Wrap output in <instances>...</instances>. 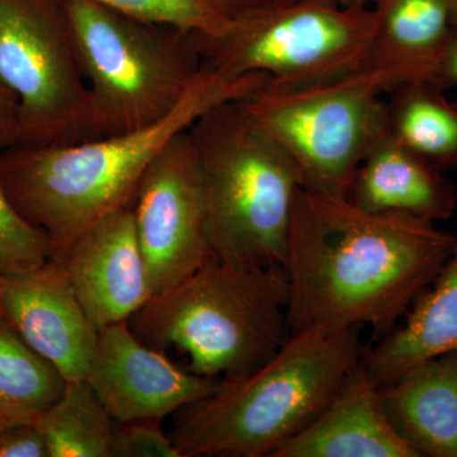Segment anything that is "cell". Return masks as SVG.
Instances as JSON below:
<instances>
[{"label":"cell","mask_w":457,"mask_h":457,"mask_svg":"<svg viewBox=\"0 0 457 457\" xmlns=\"http://www.w3.org/2000/svg\"><path fill=\"white\" fill-rule=\"evenodd\" d=\"M455 242L426 219L370 212L348 198L300 188L284 264L291 333L369 327L372 342L380 341L436 278Z\"/></svg>","instance_id":"1"},{"label":"cell","mask_w":457,"mask_h":457,"mask_svg":"<svg viewBox=\"0 0 457 457\" xmlns=\"http://www.w3.org/2000/svg\"><path fill=\"white\" fill-rule=\"evenodd\" d=\"M266 75L227 80L203 69L195 88L161 122L73 145L0 150V183L14 209L53 243L62 261L75 240L107 215L131 206L156 153L201 114L245 97Z\"/></svg>","instance_id":"2"},{"label":"cell","mask_w":457,"mask_h":457,"mask_svg":"<svg viewBox=\"0 0 457 457\" xmlns=\"http://www.w3.org/2000/svg\"><path fill=\"white\" fill-rule=\"evenodd\" d=\"M362 328L291 333L269 361L225 378L179 418L170 437L180 457H272L311 423L362 360Z\"/></svg>","instance_id":"3"},{"label":"cell","mask_w":457,"mask_h":457,"mask_svg":"<svg viewBox=\"0 0 457 457\" xmlns=\"http://www.w3.org/2000/svg\"><path fill=\"white\" fill-rule=\"evenodd\" d=\"M288 300L284 267L245 269L207 258L150 297L128 326L149 347L187 356L189 372L225 380L260 368L287 341Z\"/></svg>","instance_id":"4"},{"label":"cell","mask_w":457,"mask_h":457,"mask_svg":"<svg viewBox=\"0 0 457 457\" xmlns=\"http://www.w3.org/2000/svg\"><path fill=\"white\" fill-rule=\"evenodd\" d=\"M206 196L209 258L245 267H284L302 170L237 101L207 110L188 129Z\"/></svg>","instance_id":"5"},{"label":"cell","mask_w":457,"mask_h":457,"mask_svg":"<svg viewBox=\"0 0 457 457\" xmlns=\"http://www.w3.org/2000/svg\"><path fill=\"white\" fill-rule=\"evenodd\" d=\"M102 137L170 116L203 75L189 32L95 0H62Z\"/></svg>","instance_id":"6"},{"label":"cell","mask_w":457,"mask_h":457,"mask_svg":"<svg viewBox=\"0 0 457 457\" xmlns=\"http://www.w3.org/2000/svg\"><path fill=\"white\" fill-rule=\"evenodd\" d=\"M395 87L389 73L357 71L312 83L269 79L237 102L294 159L303 188L347 198L360 164L387 128L381 96Z\"/></svg>","instance_id":"7"},{"label":"cell","mask_w":457,"mask_h":457,"mask_svg":"<svg viewBox=\"0 0 457 457\" xmlns=\"http://www.w3.org/2000/svg\"><path fill=\"white\" fill-rule=\"evenodd\" d=\"M375 22L374 7L302 0L234 14L218 35H189L203 69L224 79L262 74L273 83L303 84L360 71Z\"/></svg>","instance_id":"8"},{"label":"cell","mask_w":457,"mask_h":457,"mask_svg":"<svg viewBox=\"0 0 457 457\" xmlns=\"http://www.w3.org/2000/svg\"><path fill=\"white\" fill-rule=\"evenodd\" d=\"M0 83L17 98L16 146L102 137L62 0H0Z\"/></svg>","instance_id":"9"},{"label":"cell","mask_w":457,"mask_h":457,"mask_svg":"<svg viewBox=\"0 0 457 457\" xmlns=\"http://www.w3.org/2000/svg\"><path fill=\"white\" fill-rule=\"evenodd\" d=\"M132 212L152 297L179 285L209 258L203 168L188 129L147 165Z\"/></svg>","instance_id":"10"},{"label":"cell","mask_w":457,"mask_h":457,"mask_svg":"<svg viewBox=\"0 0 457 457\" xmlns=\"http://www.w3.org/2000/svg\"><path fill=\"white\" fill-rule=\"evenodd\" d=\"M87 380L114 422L163 420L209 396L219 378L179 369L120 321L98 333Z\"/></svg>","instance_id":"11"},{"label":"cell","mask_w":457,"mask_h":457,"mask_svg":"<svg viewBox=\"0 0 457 457\" xmlns=\"http://www.w3.org/2000/svg\"><path fill=\"white\" fill-rule=\"evenodd\" d=\"M62 262L71 290L97 333L128 321L152 297L132 204L88 228Z\"/></svg>","instance_id":"12"},{"label":"cell","mask_w":457,"mask_h":457,"mask_svg":"<svg viewBox=\"0 0 457 457\" xmlns=\"http://www.w3.org/2000/svg\"><path fill=\"white\" fill-rule=\"evenodd\" d=\"M0 315L66 381L87 378L98 333L75 297L62 261L51 258L32 272L5 278Z\"/></svg>","instance_id":"13"},{"label":"cell","mask_w":457,"mask_h":457,"mask_svg":"<svg viewBox=\"0 0 457 457\" xmlns=\"http://www.w3.org/2000/svg\"><path fill=\"white\" fill-rule=\"evenodd\" d=\"M272 457H418L394 428L362 360L329 402Z\"/></svg>","instance_id":"14"},{"label":"cell","mask_w":457,"mask_h":457,"mask_svg":"<svg viewBox=\"0 0 457 457\" xmlns=\"http://www.w3.org/2000/svg\"><path fill=\"white\" fill-rule=\"evenodd\" d=\"M375 29L360 71H384L396 87L437 86L456 27L453 0H376Z\"/></svg>","instance_id":"15"},{"label":"cell","mask_w":457,"mask_h":457,"mask_svg":"<svg viewBox=\"0 0 457 457\" xmlns=\"http://www.w3.org/2000/svg\"><path fill=\"white\" fill-rule=\"evenodd\" d=\"M438 170L403 145L386 128L360 164L347 198L370 212L446 220L455 212L457 194Z\"/></svg>","instance_id":"16"},{"label":"cell","mask_w":457,"mask_h":457,"mask_svg":"<svg viewBox=\"0 0 457 457\" xmlns=\"http://www.w3.org/2000/svg\"><path fill=\"white\" fill-rule=\"evenodd\" d=\"M457 352V237L450 257L389 335L363 351L362 363L378 387L420 363Z\"/></svg>","instance_id":"17"},{"label":"cell","mask_w":457,"mask_h":457,"mask_svg":"<svg viewBox=\"0 0 457 457\" xmlns=\"http://www.w3.org/2000/svg\"><path fill=\"white\" fill-rule=\"evenodd\" d=\"M385 411L418 456L457 457V352L380 387Z\"/></svg>","instance_id":"18"},{"label":"cell","mask_w":457,"mask_h":457,"mask_svg":"<svg viewBox=\"0 0 457 457\" xmlns=\"http://www.w3.org/2000/svg\"><path fill=\"white\" fill-rule=\"evenodd\" d=\"M66 378L0 315V426H36L62 398Z\"/></svg>","instance_id":"19"},{"label":"cell","mask_w":457,"mask_h":457,"mask_svg":"<svg viewBox=\"0 0 457 457\" xmlns=\"http://www.w3.org/2000/svg\"><path fill=\"white\" fill-rule=\"evenodd\" d=\"M435 84L408 83L390 90L387 128L409 150L435 167L457 165V106Z\"/></svg>","instance_id":"20"},{"label":"cell","mask_w":457,"mask_h":457,"mask_svg":"<svg viewBox=\"0 0 457 457\" xmlns=\"http://www.w3.org/2000/svg\"><path fill=\"white\" fill-rule=\"evenodd\" d=\"M114 420L87 378L68 381L38 420L47 457H111Z\"/></svg>","instance_id":"21"},{"label":"cell","mask_w":457,"mask_h":457,"mask_svg":"<svg viewBox=\"0 0 457 457\" xmlns=\"http://www.w3.org/2000/svg\"><path fill=\"white\" fill-rule=\"evenodd\" d=\"M129 16L186 32L218 35L231 21L220 0H95Z\"/></svg>","instance_id":"22"},{"label":"cell","mask_w":457,"mask_h":457,"mask_svg":"<svg viewBox=\"0 0 457 457\" xmlns=\"http://www.w3.org/2000/svg\"><path fill=\"white\" fill-rule=\"evenodd\" d=\"M54 255L49 237L18 213L0 183V275H26L40 269Z\"/></svg>","instance_id":"23"},{"label":"cell","mask_w":457,"mask_h":457,"mask_svg":"<svg viewBox=\"0 0 457 457\" xmlns=\"http://www.w3.org/2000/svg\"><path fill=\"white\" fill-rule=\"evenodd\" d=\"M111 457H180L162 420H137L114 426Z\"/></svg>","instance_id":"24"},{"label":"cell","mask_w":457,"mask_h":457,"mask_svg":"<svg viewBox=\"0 0 457 457\" xmlns=\"http://www.w3.org/2000/svg\"><path fill=\"white\" fill-rule=\"evenodd\" d=\"M0 457H47L36 426H0Z\"/></svg>","instance_id":"25"},{"label":"cell","mask_w":457,"mask_h":457,"mask_svg":"<svg viewBox=\"0 0 457 457\" xmlns=\"http://www.w3.org/2000/svg\"><path fill=\"white\" fill-rule=\"evenodd\" d=\"M18 140V102L11 90L0 83V149L16 146Z\"/></svg>","instance_id":"26"},{"label":"cell","mask_w":457,"mask_h":457,"mask_svg":"<svg viewBox=\"0 0 457 457\" xmlns=\"http://www.w3.org/2000/svg\"><path fill=\"white\" fill-rule=\"evenodd\" d=\"M231 16L253 9L276 7V5L293 4L302 0H220Z\"/></svg>","instance_id":"27"},{"label":"cell","mask_w":457,"mask_h":457,"mask_svg":"<svg viewBox=\"0 0 457 457\" xmlns=\"http://www.w3.org/2000/svg\"><path fill=\"white\" fill-rule=\"evenodd\" d=\"M438 83H453L457 86V32L442 59Z\"/></svg>","instance_id":"28"},{"label":"cell","mask_w":457,"mask_h":457,"mask_svg":"<svg viewBox=\"0 0 457 457\" xmlns=\"http://www.w3.org/2000/svg\"><path fill=\"white\" fill-rule=\"evenodd\" d=\"M342 7L368 8L375 4L376 0H333Z\"/></svg>","instance_id":"29"},{"label":"cell","mask_w":457,"mask_h":457,"mask_svg":"<svg viewBox=\"0 0 457 457\" xmlns=\"http://www.w3.org/2000/svg\"><path fill=\"white\" fill-rule=\"evenodd\" d=\"M453 23H455V27L457 29V0H453Z\"/></svg>","instance_id":"30"},{"label":"cell","mask_w":457,"mask_h":457,"mask_svg":"<svg viewBox=\"0 0 457 457\" xmlns=\"http://www.w3.org/2000/svg\"><path fill=\"white\" fill-rule=\"evenodd\" d=\"M4 276L0 275V293H2L3 284H4Z\"/></svg>","instance_id":"31"}]
</instances>
